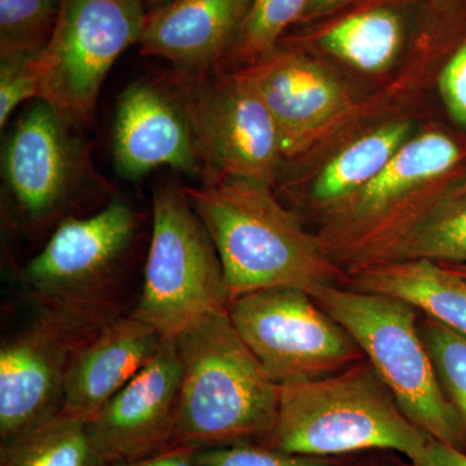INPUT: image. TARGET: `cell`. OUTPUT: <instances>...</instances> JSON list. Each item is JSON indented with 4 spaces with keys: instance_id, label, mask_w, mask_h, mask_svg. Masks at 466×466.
<instances>
[{
    "instance_id": "6da1fadb",
    "label": "cell",
    "mask_w": 466,
    "mask_h": 466,
    "mask_svg": "<svg viewBox=\"0 0 466 466\" xmlns=\"http://www.w3.org/2000/svg\"><path fill=\"white\" fill-rule=\"evenodd\" d=\"M184 191L216 245L229 303L269 288H294L312 296L345 283V272L327 256L318 236L268 184L223 177Z\"/></svg>"
},
{
    "instance_id": "7a4b0ae2",
    "label": "cell",
    "mask_w": 466,
    "mask_h": 466,
    "mask_svg": "<svg viewBox=\"0 0 466 466\" xmlns=\"http://www.w3.org/2000/svg\"><path fill=\"white\" fill-rule=\"evenodd\" d=\"M174 339L180 361L174 447L263 443L278 419L280 385L242 341L228 309L198 319Z\"/></svg>"
},
{
    "instance_id": "3957f363",
    "label": "cell",
    "mask_w": 466,
    "mask_h": 466,
    "mask_svg": "<svg viewBox=\"0 0 466 466\" xmlns=\"http://www.w3.org/2000/svg\"><path fill=\"white\" fill-rule=\"evenodd\" d=\"M140 220L130 202L118 195L94 213L64 220L43 249L20 267L18 283L41 311L100 330L128 314L125 287Z\"/></svg>"
},
{
    "instance_id": "277c9868",
    "label": "cell",
    "mask_w": 466,
    "mask_h": 466,
    "mask_svg": "<svg viewBox=\"0 0 466 466\" xmlns=\"http://www.w3.org/2000/svg\"><path fill=\"white\" fill-rule=\"evenodd\" d=\"M431 440L366 358L323 379L280 386L278 419L260 444L319 458L389 451L412 461Z\"/></svg>"
},
{
    "instance_id": "5b68a950",
    "label": "cell",
    "mask_w": 466,
    "mask_h": 466,
    "mask_svg": "<svg viewBox=\"0 0 466 466\" xmlns=\"http://www.w3.org/2000/svg\"><path fill=\"white\" fill-rule=\"evenodd\" d=\"M2 211L15 231L38 236L87 216L115 196L92 162L82 128L34 100L3 143Z\"/></svg>"
},
{
    "instance_id": "8992f818",
    "label": "cell",
    "mask_w": 466,
    "mask_h": 466,
    "mask_svg": "<svg viewBox=\"0 0 466 466\" xmlns=\"http://www.w3.org/2000/svg\"><path fill=\"white\" fill-rule=\"evenodd\" d=\"M358 343L404 415L429 437L466 451V434L451 406L420 333V311L383 294L332 285L312 294Z\"/></svg>"
},
{
    "instance_id": "52a82bcc",
    "label": "cell",
    "mask_w": 466,
    "mask_h": 466,
    "mask_svg": "<svg viewBox=\"0 0 466 466\" xmlns=\"http://www.w3.org/2000/svg\"><path fill=\"white\" fill-rule=\"evenodd\" d=\"M449 134L412 135L372 182L324 210L318 233L327 256L346 275L357 271L426 207L461 165Z\"/></svg>"
},
{
    "instance_id": "ba28073f",
    "label": "cell",
    "mask_w": 466,
    "mask_h": 466,
    "mask_svg": "<svg viewBox=\"0 0 466 466\" xmlns=\"http://www.w3.org/2000/svg\"><path fill=\"white\" fill-rule=\"evenodd\" d=\"M228 306L223 267L210 233L184 187L161 184L153 192L142 289L130 314L162 339H171Z\"/></svg>"
},
{
    "instance_id": "9c48e42d",
    "label": "cell",
    "mask_w": 466,
    "mask_h": 466,
    "mask_svg": "<svg viewBox=\"0 0 466 466\" xmlns=\"http://www.w3.org/2000/svg\"><path fill=\"white\" fill-rule=\"evenodd\" d=\"M147 14L142 0H63L56 29L38 58L39 99L76 127H88L116 61L139 45Z\"/></svg>"
},
{
    "instance_id": "30bf717a",
    "label": "cell",
    "mask_w": 466,
    "mask_h": 466,
    "mask_svg": "<svg viewBox=\"0 0 466 466\" xmlns=\"http://www.w3.org/2000/svg\"><path fill=\"white\" fill-rule=\"evenodd\" d=\"M245 345L278 385L312 381L366 359L348 330L308 291L269 288L229 303Z\"/></svg>"
},
{
    "instance_id": "8fae6325",
    "label": "cell",
    "mask_w": 466,
    "mask_h": 466,
    "mask_svg": "<svg viewBox=\"0 0 466 466\" xmlns=\"http://www.w3.org/2000/svg\"><path fill=\"white\" fill-rule=\"evenodd\" d=\"M191 122L201 182L236 177L274 188L287 158L274 116L238 73H171Z\"/></svg>"
},
{
    "instance_id": "7c38bea8",
    "label": "cell",
    "mask_w": 466,
    "mask_h": 466,
    "mask_svg": "<svg viewBox=\"0 0 466 466\" xmlns=\"http://www.w3.org/2000/svg\"><path fill=\"white\" fill-rule=\"evenodd\" d=\"M99 330L42 311L0 349V444L58 412L76 350Z\"/></svg>"
},
{
    "instance_id": "4fadbf2b",
    "label": "cell",
    "mask_w": 466,
    "mask_h": 466,
    "mask_svg": "<svg viewBox=\"0 0 466 466\" xmlns=\"http://www.w3.org/2000/svg\"><path fill=\"white\" fill-rule=\"evenodd\" d=\"M179 394L177 343L162 339L149 363L87 422L103 461L121 466L173 449Z\"/></svg>"
},
{
    "instance_id": "5bb4252c",
    "label": "cell",
    "mask_w": 466,
    "mask_h": 466,
    "mask_svg": "<svg viewBox=\"0 0 466 466\" xmlns=\"http://www.w3.org/2000/svg\"><path fill=\"white\" fill-rule=\"evenodd\" d=\"M236 73L274 116L287 159L311 149L354 108L349 92L321 64L281 43Z\"/></svg>"
},
{
    "instance_id": "9a60e30c",
    "label": "cell",
    "mask_w": 466,
    "mask_h": 466,
    "mask_svg": "<svg viewBox=\"0 0 466 466\" xmlns=\"http://www.w3.org/2000/svg\"><path fill=\"white\" fill-rule=\"evenodd\" d=\"M112 153L116 174L128 182L159 167L201 179L188 113L170 76L126 86L116 100Z\"/></svg>"
},
{
    "instance_id": "2e32d148",
    "label": "cell",
    "mask_w": 466,
    "mask_h": 466,
    "mask_svg": "<svg viewBox=\"0 0 466 466\" xmlns=\"http://www.w3.org/2000/svg\"><path fill=\"white\" fill-rule=\"evenodd\" d=\"M253 0H171L147 14L140 52L162 58L174 73L220 72L249 16Z\"/></svg>"
},
{
    "instance_id": "e0dca14e",
    "label": "cell",
    "mask_w": 466,
    "mask_h": 466,
    "mask_svg": "<svg viewBox=\"0 0 466 466\" xmlns=\"http://www.w3.org/2000/svg\"><path fill=\"white\" fill-rule=\"evenodd\" d=\"M162 337L133 315H122L76 350L60 412L88 422L155 357Z\"/></svg>"
},
{
    "instance_id": "ac0fdd59",
    "label": "cell",
    "mask_w": 466,
    "mask_h": 466,
    "mask_svg": "<svg viewBox=\"0 0 466 466\" xmlns=\"http://www.w3.org/2000/svg\"><path fill=\"white\" fill-rule=\"evenodd\" d=\"M343 287L395 297L426 317L466 334V279L428 259L394 260L346 275Z\"/></svg>"
},
{
    "instance_id": "d6986e66",
    "label": "cell",
    "mask_w": 466,
    "mask_h": 466,
    "mask_svg": "<svg viewBox=\"0 0 466 466\" xmlns=\"http://www.w3.org/2000/svg\"><path fill=\"white\" fill-rule=\"evenodd\" d=\"M410 259L433 260L443 266L466 265V167H460L364 267Z\"/></svg>"
},
{
    "instance_id": "ffe728a7",
    "label": "cell",
    "mask_w": 466,
    "mask_h": 466,
    "mask_svg": "<svg viewBox=\"0 0 466 466\" xmlns=\"http://www.w3.org/2000/svg\"><path fill=\"white\" fill-rule=\"evenodd\" d=\"M404 41L403 12L391 5L359 9L315 36L325 54L370 75L388 69L400 56Z\"/></svg>"
},
{
    "instance_id": "44dd1931",
    "label": "cell",
    "mask_w": 466,
    "mask_h": 466,
    "mask_svg": "<svg viewBox=\"0 0 466 466\" xmlns=\"http://www.w3.org/2000/svg\"><path fill=\"white\" fill-rule=\"evenodd\" d=\"M412 135V124L403 119L360 135L321 167L312 180L309 198L324 210L339 204L372 182Z\"/></svg>"
},
{
    "instance_id": "7402d4cb",
    "label": "cell",
    "mask_w": 466,
    "mask_h": 466,
    "mask_svg": "<svg viewBox=\"0 0 466 466\" xmlns=\"http://www.w3.org/2000/svg\"><path fill=\"white\" fill-rule=\"evenodd\" d=\"M0 466H108L88 434L87 422L58 412L0 444Z\"/></svg>"
},
{
    "instance_id": "603a6c76",
    "label": "cell",
    "mask_w": 466,
    "mask_h": 466,
    "mask_svg": "<svg viewBox=\"0 0 466 466\" xmlns=\"http://www.w3.org/2000/svg\"><path fill=\"white\" fill-rule=\"evenodd\" d=\"M309 3V0H253L240 38L220 72L226 66L235 64L236 70L241 69L271 54L283 41L287 30L303 20Z\"/></svg>"
},
{
    "instance_id": "cb8c5ba5",
    "label": "cell",
    "mask_w": 466,
    "mask_h": 466,
    "mask_svg": "<svg viewBox=\"0 0 466 466\" xmlns=\"http://www.w3.org/2000/svg\"><path fill=\"white\" fill-rule=\"evenodd\" d=\"M63 0H0V54L41 55L50 43Z\"/></svg>"
},
{
    "instance_id": "d4e9b609",
    "label": "cell",
    "mask_w": 466,
    "mask_h": 466,
    "mask_svg": "<svg viewBox=\"0 0 466 466\" xmlns=\"http://www.w3.org/2000/svg\"><path fill=\"white\" fill-rule=\"evenodd\" d=\"M419 328L441 389L458 413L466 434V334L421 312Z\"/></svg>"
},
{
    "instance_id": "484cf974",
    "label": "cell",
    "mask_w": 466,
    "mask_h": 466,
    "mask_svg": "<svg viewBox=\"0 0 466 466\" xmlns=\"http://www.w3.org/2000/svg\"><path fill=\"white\" fill-rule=\"evenodd\" d=\"M198 466H355L352 456L319 458L283 452L258 443L233 444L191 451Z\"/></svg>"
},
{
    "instance_id": "4316f807",
    "label": "cell",
    "mask_w": 466,
    "mask_h": 466,
    "mask_svg": "<svg viewBox=\"0 0 466 466\" xmlns=\"http://www.w3.org/2000/svg\"><path fill=\"white\" fill-rule=\"evenodd\" d=\"M41 55L0 54V128L8 125L15 110L39 99Z\"/></svg>"
},
{
    "instance_id": "83f0119b",
    "label": "cell",
    "mask_w": 466,
    "mask_h": 466,
    "mask_svg": "<svg viewBox=\"0 0 466 466\" xmlns=\"http://www.w3.org/2000/svg\"><path fill=\"white\" fill-rule=\"evenodd\" d=\"M438 86L451 118L466 127V38L441 69Z\"/></svg>"
},
{
    "instance_id": "f1b7e54d",
    "label": "cell",
    "mask_w": 466,
    "mask_h": 466,
    "mask_svg": "<svg viewBox=\"0 0 466 466\" xmlns=\"http://www.w3.org/2000/svg\"><path fill=\"white\" fill-rule=\"evenodd\" d=\"M401 466H466V451L431 438L419 458Z\"/></svg>"
},
{
    "instance_id": "f546056e",
    "label": "cell",
    "mask_w": 466,
    "mask_h": 466,
    "mask_svg": "<svg viewBox=\"0 0 466 466\" xmlns=\"http://www.w3.org/2000/svg\"><path fill=\"white\" fill-rule=\"evenodd\" d=\"M191 451L183 447H173L149 458L121 466H198L192 461Z\"/></svg>"
},
{
    "instance_id": "4dcf8cb0",
    "label": "cell",
    "mask_w": 466,
    "mask_h": 466,
    "mask_svg": "<svg viewBox=\"0 0 466 466\" xmlns=\"http://www.w3.org/2000/svg\"><path fill=\"white\" fill-rule=\"evenodd\" d=\"M351 0H309L308 11L302 21H312L333 14Z\"/></svg>"
},
{
    "instance_id": "1f68e13d",
    "label": "cell",
    "mask_w": 466,
    "mask_h": 466,
    "mask_svg": "<svg viewBox=\"0 0 466 466\" xmlns=\"http://www.w3.org/2000/svg\"><path fill=\"white\" fill-rule=\"evenodd\" d=\"M142 2L143 5H146V8H148L149 11V9L159 7V5L171 2V0H142Z\"/></svg>"
},
{
    "instance_id": "d6a6232c",
    "label": "cell",
    "mask_w": 466,
    "mask_h": 466,
    "mask_svg": "<svg viewBox=\"0 0 466 466\" xmlns=\"http://www.w3.org/2000/svg\"><path fill=\"white\" fill-rule=\"evenodd\" d=\"M449 268L455 271L456 274L461 275L462 278L466 279V265H456V266H447Z\"/></svg>"
},
{
    "instance_id": "836d02e7",
    "label": "cell",
    "mask_w": 466,
    "mask_h": 466,
    "mask_svg": "<svg viewBox=\"0 0 466 466\" xmlns=\"http://www.w3.org/2000/svg\"><path fill=\"white\" fill-rule=\"evenodd\" d=\"M435 2H440V3H451V2H456V0H435Z\"/></svg>"
}]
</instances>
